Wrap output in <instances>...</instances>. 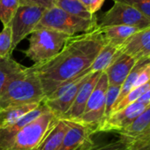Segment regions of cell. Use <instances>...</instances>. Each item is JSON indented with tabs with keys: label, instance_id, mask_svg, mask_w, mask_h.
<instances>
[{
	"label": "cell",
	"instance_id": "obj_16",
	"mask_svg": "<svg viewBox=\"0 0 150 150\" xmlns=\"http://www.w3.org/2000/svg\"><path fill=\"white\" fill-rule=\"evenodd\" d=\"M106 42L113 43L120 46L122 49L123 44L133 35L141 29L129 26H110L100 28Z\"/></svg>",
	"mask_w": 150,
	"mask_h": 150
},
{
	"label": "cell",
	"instance_id": "obj_27",
	"mask_svg": "<svg viewBox=\"0 0 150 150\" xmlns=\"http://www.w3.org/2000/svg\"><path fill=\"white\" fill-rule=\"evenodd\" d=\"M112 1L129 5L139 11L145 17L150 20V0H112Z\"/></svg>",
	"mask_w": 150,
	"mask_h": 150
},
{
	"label": "cell",
	"instance_id": "obj_20",
	"mask_svg": "<svg viewBox=\"0 0 150 150\" xmlns=\"http://www.w3.org/2000/svg\"><path fill=\"white\" fill-rule=\"evenodd\" d=\"M54 6L71 15L79 18L85 20L97 19V16L89 13L79 0H55Z\"/></svg>",
	"mask_w": 150,
	"mask_h": 150
},
{
	"label": "cell",
	"instance_id": "obj_7",
	"mask_svg": "<svg viewBox=\"0 0 150 150\" xmlns=\"http://www.w3.org/2000/svg\"><path fill=\"white\" fill-rule=\"evenodd\" d=\"M110 26H129L142 30L150 28V20L129 5L114 2L112 7L98 19L100 28Z\"/></svg>",
	"mask_w": 150,
	"mask_h": 150
},
{
	"label": "cell",
	"instance_id": "obj_17",
	"mask_svg": "<svg viewBox=\"0 0 150 150\" xmlns=\"http://www.w3.org/2000/svg\"><path fill=\"white\" fill-rule=\"evenodd\" d=\"M150 128V104L127 127L117 133L125 138L136 137Z\"/></svg>",
	"mask_w": 150,
	"mask_h": 150
},
{
	"label": "cell",
	"instance_id": "obj_12",
	"mask_svg": "<svg viewBox=\"0 0 150 150\" xmlns=\"http://www.w3.org/2000/svg\"><path fill=\"white\" fill-rule=\"evenodd\" d=\"M137 62L134 57L122 52L104 71L109 85L121 87Z\"/></svg>",
	"mask_w": 150,
	"mask_h": 150
},
{
	"label": "cell",
	"instance_id": "obj_11",
	"mask_svg": "<svg viewBox=\"0 0 150 150\" xmlns=\"http://www.w3.org/2000/svg\"><path fill=\"white\" fill-rule=\"evenodd\" d=\"M101 74L102 72H92L88 75V77L86 79L80 90L78 91L71 108L62 117L63 119L75 121L82 115L89 96L93 92L97 81H99Z\"/></svg>",
	"mask_w": 150,
	"mask_h": 150
},
{
	"label": "cell",
	"instance_id": "obj_24",
	"mask_svg": "<svg viewBox=\"0 0 150 150\" xmlns=\"http://www.w3.org/2000/svg\"><path fill=\"white\" fill-rule=\"evenodd\" d=\"M123 138L125 139L129 150H150V128L136 137Z\"/></svg>",
	"mask_w": 150,
	"mask_h": 150
},
{
	"label": "cell",
	"instance_id": "obj_21",
	"mask_svg": "<svg viewBox=\"0 0 150 150\" xmlns=\"http://www.w3.org/2000/svg\"><path fill=\"white\" fill-rule=\"evenodd\" d=\"M21 6V0H0V21L3 27L9 26Z\"/></svg>",
	"mask_w": 150,
	"mask_h": 150
},
{
	"label": "cell",
	"instance_id": "obj_29",
	"mask_svg": "<svg viewBox=\"0 0 150 150\" xmlns=\"http://www.w3.org/2000/svg\"><path fill=\"white\" fill-rule=\"evenodd\" d=\"M92 14H96L103 6L105 0H79Z\"/></svg>",
	"mask_w": 150,
	"mask_h": 150
},
{
	"label": "cell",
	"instance_id": "obj_30",
	"mask_svg": "<svg viewBox=\"0 0 150 150\" xmlns=\"http://www.w3.org/2000/svg\"><path fill=\"white\" fill-rule=\"evenodd\" d=\"M55 0H21V6H39L45 8H50L54 6Z\"/></svg>",
	"mask_w": 150,
	"mask_h": 150
},
{
	"label": "cell",
	"instance_id": "obj_33",
	"mask_svg": "<svg viewBox=\"0 0 150 150\" xmlns=\"http://www.w3.org/2000/svg\"><path fill=\"white\" fill-rule=\"evenodd\" d=\"M146 60H148V61H150V57H149L148 59H146Z\"/></svg>",
	"mask_w": 150,
	"mask_h": 150
},
{
	"label": "cell",
	"instance_id": "obj_2",
	"mask_svg": "<svg viewBox=\"0 0 150 150\" xmlns=\"http://www.w3.org/2000/svg\"><path fill=\"white\" fill-rule=\"evenodd\" d=\"M45 99L41 81L33 66L14 76L0 95V111L17 105L40 103Z\"/></svg>",
	"mask_w": 150,
	"mask_h": 150
},
{
	"label": "cell",
	"instance_id": "obj_25",
	"mask_svg": "<svg viewBox=\"0 0 150 150\" xmlns=\"http://www.w3.org/2000/svg\"><path fill=\"white\" fill-rule=\"evenodd\" d=\"M120 86H114V85H109L106 96H105V112H104V120L111 114L113 107L115 106L117 100L119 96L120 92ZM103 120V121H104Z\"/></svg>",
	"mask_w": 150,
	"mask_h": 150
},
{
	"label": "cell",
	"instance_id": "obj_18",
	"mask_svg": "<svg viewBox=\"0 0 150 150\" xmlns=\"http://www.w3.org/2000/svg\"><path fill=\"white\" fill-rule=\"evenodd\" d=\"M40 103H29L6 108L0 111V127L11 125L22 118L28 112L36 109Z\"/></svg>",
	"mask_w": 150,
	"mask_h": 150
},
{
	"label": "cell",
	"instance_id": "obj_8",
	"mask_svg": "<svg viewBox=\"0 0 150 150\" xmlns=\"http://www.w3.org/2000/svg\"><path fill=\"white\" fill-rule=\"evenodd\" d=\"M47 8L39 6H21L10 26L13 35V51L37 27Z\"/></svg>",
	"mask_w": 150,
	"mask_h": 150
},
{
	"label": "cell",
	"instance_id": "obj_10",
	"mask_svg": "<svg viewBox=\"0 0 150 150\" xmlns=\"http://www.w3.org/2000/svg\"><path fill=\"white\" fill-rule=\"evenodd\" d=\"M47 110H49V109L42 102L36 109L28 112L20 120L11 125L0 127V150H9L18 133L25 126L38 118Z\"/></svg>",
	"mask_w": 150,
	"mask_h": 150
},
{
	"label": "cell",
	"instance_id": "obj_31",
	"mask_svg": "<svg viewBox=\"0 0 150 150\" xmlns=\"http://www.w3.org/2000/svg\"><path fill=\"white\" fill-rule=\"evenodd\" d=\"M139 103H144L146 105H149L150 104V88L148 90H146L139 98V100L137 101Z\"/></svg>",
	"mask_w": 150,
	"mask_h": 150
},
{
	"label": "cell",
	"instance_id": "obj_6",
	"mask_svg": "<svg viewBox=\"0 0 150 150\" xmlns=\"http://www.w3.org/2000/svg\"><path fill=\"white\" fill-rule=\"evenodd\" d=\"M108 87L109 82L107 75L103 71L102 72L99 81H97L93 92L89 96L84 112L78 119L71 122L87 126L90 128L94 133H96L98 127L104 120L105 96Z\"/></svg>",
	"mask_w": 150,
	"mask_h": 150
},
{
	"label": "cell",
	"instance_id": "obj_13",
	"mask_svg": "<svg viewBox=\"0 0 150 150\" xmlns=\"http://www.w3.org/2000/svg\"><path fill=\"white\" fill-rule=\"evenodd\" d=\"M93 134L95 133L90 128L71 121V126L58 150H75L92 138Z\"/></svg>",
	"mask_w": 150,
	"mask_h": 150
},
{
	"label": "cell",
	"instance_id": "obj_19",
	"mask_svg": "<svg viewBox=\"0 0 150 150\" xmlns=\"http://www.w3.org/2000/svg\"><path fill=\"white\" fill-rule=\"evenodd\" d=\"M26 67L13 59L11 57L0 60V95L9 81Z\"/></svg>",
	"mask_w": 150,
	"mask_h": 150
},
{
	"label": "cell",
	"instance_id": "obj_9",
	"mask_svg": "<svg viewBox=\"0 0 150 150\" xmlns=\"http://www.w3.org/2000/svg\"><path fill=\"white\" fill-rule=\"evenodd\" d=\"M148 105L136 102L125 108L111 113L98 127L97 132H118L127 127Z\"/></svg>",
	"mask_w": 150,
	"mask_h": 150
},
{
	"label": "cell",
	"instance_id": "obj_22",
	"mask_svg": "<svg viewBox=\"0 0 150 150\" xmlns=\"http://www.w3.org/2000/svg\"><path fill=\"white\" fill-rule=\"evenodd\" d=\"M150 88V82L141 86V87H139V88H133L132 91H130L120 102H118L117 103L115 104L113 110H112V112L111 113H114L116 111H118L124 108H125L126 106L133 103H136L139 98L146 91Z\"/></svg>",
	"mask_w": 150,
	"mask_h": 150
},
{
	"label": "cell",
	"instance_id": "obj_14",
	"mask_svg": "<svg viewBox=\"0 0 150 150\" xmlns=\"http://www.w3.org/2000/svg\"><path fill=\"white\" fill-rule=\"evenodd\" d=\"M71 126V121L58 118L51 126L37 150H58Z\"/></svg>",
	"mask_w": 150,
	"mask_h": 150
},
{
	"label": "cell",
	"instance_id": "obj_26",
	"mask_svg": "<svg viewBox=\"0 0 150 150\" xmlns=\"http://www.w3.org/2000/svg\"><path fill=\"white\" fill-rule=\"evenodd\" d=\"M88 150H129V147L125 139L118 134L117 139L100 144L95 143Z\"/></svg>",
	"mask_w": 150,
	"mask_h": 150
},
{
	"label": "cell",
	"instance_id": "obj_3",
	"mask_svg": "<svg viewBox=\"0 0 150 150\" xmlns=\"http://www.w3.org/2000/svg\"><path fill=\"white\" fill-rule=\"evenodd\" d=\"M69 35L49 29L37 28L30 34L29 45L24 51L34 64H42L57 56L64 47Z\"/></svg>",
	"mask_w": 150,
	"mask_h": 150
},
{
	"label": "cell",
	"instance_id": "obj_5",
	"mask_svg": "<svg viewBox=\"0 0 150 150\" xmlns=\"http://www.w3.org/2000/svg\"><path fill=\"white\" fill-rule=\"evenodd\" d=\"M57 119L51 111L47 110L18 133L9 150H37Z\"/></svg>",
	"mask_w": 150,
	"mask_h": 150
},
{
	"label": "cell",
	"instance_id": "obj_32",
	"mask_svg": "<svg viewBox=\"0 0 150 150\" xmlns=\"http://www.w3.org/2000/svg\"><path fill=\"white\" fill-rule=\"evenodd\" d=\"M94 144H95L94 140L92 139V138H90V139H88L86 142H84L82 145H81L78 148H76L75 150H88Z\"/></svg>",
	"mask_w": 150,
	"mask_h": 150
},
{
	"label": "cell",
	"instance_id": "obj_1",
	"mask_svg": "<svg viewBox=\"0 0 150 150\" xmlns=\"http://www.w3.org/2000/svg\"><path fill=\"white\" fill-rule=\"evenodd\" d=\"M106 43L99 27L70 36L59 53L42 64H33L41 81L45 98L62 86L91 73L89 69Z\"/></svg>",
	"mask_w": 150,
	"mask_h": 150
},
{
	"label": "cell",
	"instance_id": "obj_23",
	"mask_svg": "<svg viewBox=\"0 0 150 150\" xmlns=\"http://www.w3.org/2000/svg\"><path fill=\"white\" fill-rule=\"evenodd\" d=\"M13 35L11 26L3 27L0 32V60L10 57L13 53Z\"/></svg>",
	"mask_w": 150,
	"mask_h": 150
},
{
	"label": "cell",
	"instance_id": "obj_4",
	"mask_svg": "<svg viewBox=\"0 0 150 150\" xmlns=\"http://www.w3.org/2000/svg\"><path fill=\"white\" fill-rule=\"evenodd\" d=\"M97 27L98 18L85 20L71 15L54 6L46 10L35 29L49 28L73 36L92 31Z\"/></svg>",
	"mask_w": 150,
	"mask_h": 150
},
{
	"label": "cell",
	"instance_id": "obj_15",
	"mask_svg": "<svg viewBox=\"0 0 150 150\" xmlns=\"http://www.w3.org/2000/svg\"><path fill=\"white\" fill-rule=\"evenodd\" d=\"M122 53L121 47L113 43L106 42L94 60L90 72H103Z\"/></svg>",
	"mask_w": 150,
	"mask_h": 150
},
{
	"label": "cell",
	"instance_id": "obj_28",
	"mask_svg": "<svg viewBox=\"0 0 150 150\" xmlns=\"http://www.w3.org/2000/svg\"><path fill=\"white\" fill-rule=\"evenodd\" d=\"M148 82H150V61H148L146 64V65L139 73L138 77L135 81L133 88L141 87Z\"/></svg>",
	"mask_w": 150,
	"mask_h": 150
}]
</instances>
